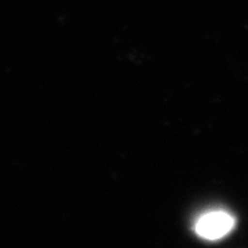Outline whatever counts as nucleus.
<instances>
[{
    "mask_svg": "<svg viewBox=\"0 0 248 248\" xmlns=\"http://www.w3.org/2000/svg\"><path fill=\"white\" fill-rule=\"evenodd\" d=\"M236 225L234 217L223 210H214L197 218L195 232L205 240H219L228 236Z\"/></svg>",
    "mask_w": 248,
    "mask_h": 248,
    "instance_id": "obj_1",
    "label": "nucleus"
}]
</instances>
